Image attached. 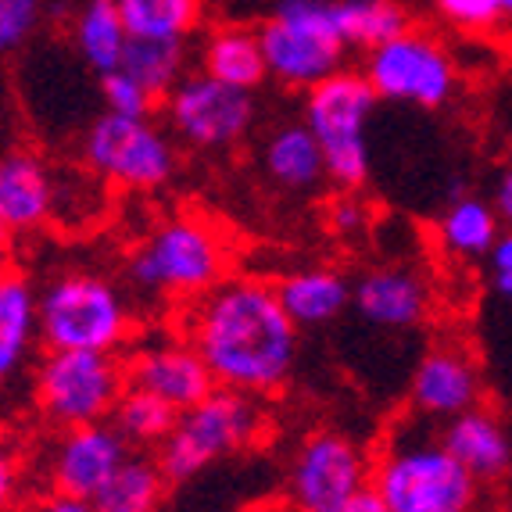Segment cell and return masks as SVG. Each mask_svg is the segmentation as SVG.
Listing matches in <instances>:
<instances>
[{"mask_svg":"<svg viewBox=\"0 0 512 512\" xmlns=\"http://www.w3.org/2000/svg\"><path fill=\"white\" fill-rule=\"evenodd\" d=\"M26 512H97V505L90 498L61 495V491H47L43 498H36Z\"/></svg>","mask_w":512,"mask_h":512,"instance_id":"cell-36","label":"cell"},{"mask_svg":"<svg viewBox=\"0 0 512 512\" xmlns=\"http://www.w3.org/2000/svg\"><path fill=\"white\" fill-rule=\"evenodd\" d=\"M265 434V409L255 394L215 387L205 402L180 412L172 434L158 444V466L169 484H187L212 470L215 462L248 452Z\"/></svg>","mask_w":512,"mask_h":512,"instance_id":"cell-6","label":"cell"},{"mask_svg":"<svg viewBox=\"0 0 512 512\" xmlns=\"http://www.w3.org/2000/svg\"><path fill=\"white\" fill-rule=\"evenodd\" d=\"M47 15V0H0V54L22 51Z\"/></svg>","mask_w":512,"mask_h":512,"instance_id":"cell-32","label":"cell"},{"mask_svg":"<svg viewBox=\"0 0 512 512\" xmlns=\"http://www.w3.org/2000/svg\"><path fill=\"white\" fill-rule=\"evenodd\" d=\"M509 151H512V137H509Z\"/></svg>","mask_w":512,"mask_h":512,"instance_id":"cell-42","label":"cell"},{"mask_svg":"<svg viewBox=\"0 0 512 512\" xmlns=\"http://www.w3.org/2000/svg\"><path fill=\"white\" fill-rule=\"evenodd\" d=\"M197 65H201L197 72H205V76L219 79L226 86L251 90V94H258V86L269 79L258 29L237 26V22H222V26H212L201 36Z\"/></svg>","mask_w":512,"mask_h":512,"instance_id":"cell-23","label":"cell"},{"mask_svg":"<svg viewBox=\"0 0 512 512\" xmlns=\"http://www.w3.org/2000/svg\"><path fill=\"white\" fill-rule=\"evenodd\" d=\"M11 233L4 230V222H0V273H8L11 269Z\"/></svg>","mask_w":512,"mask_h":512,"instance_id":"cell-39","label":"cell"},{"mask_svg":"<svg viewBox=\"0 0 512 512\" xmlns=\"http://www.w3.org/2000/svg\"><path fill=\"white\" fill-rule=\"evenodd\" d=\"M233 265L230 237L205 215H169L126 258V280L140 298L190 301L215 291Z\"/></svg>","mask_w":512,"mask_h":512,"instance_id":"cell-3","label":"cell"},{"mask_svg":"<svg viewBox=\"0 0 512 512\" xmlns=\"http://www.w3.org/2000/svg\"><path fill=\"white\" fill-rule=\"evenodd\" d=\"M40 344V287L26 273H0V387L15 384L36 362Z\"/></svg>","mask_w":512,"mask_h":512,"instance_id":"cell-19","label":"cell"},{"mask_svg":"<svg viewBox=\"0 0 512 512\" xmlns=\"http://www.w3.org/2000/svg\"><path fill=\"white\" fill-rule=\"evenodd\" d=\"M498 237H502V219H498L491 197H480L455 183L452 197L437 219V244L444 255L459 258V262L487 258Z\"/></svg>","mask_w":512,"mask_h":512,"instance_id":"cell-24","label":"cell"},{"mask_svg":"<svg viewBox=\"0 0 512 512\" xmlns=\"http://www.w3.org/2000/svg\"><path fill=\"white\" fill-rule=\"evenodd\" d=\"M380 97L373 94L362 69H341L301 101V122L312 129L326 158V176L337 190H362L369 183L373 154H369V126Z\"/></svg>","mask_w":512,"mask_h":512,"instance_id":"cell-7","label":"cell"},{"mask_svg":"<svg viewBox=\"0 0 512 512\" xmlns=\"http://www.w3.org/2000/svg\"><path fill=\"white\" fill-rule=\"evenodd\" d=\"M176 419H180V412L172 409L169 402H162L158 394L126 384L122 398L115 402V409H111L108 423L119 430L122 441H126L133 452H147V448L158 452V444L172 434Z\"/></svg>","mask_w":512,"mask_h":512,"instance_id":"cell-27","label":"cell"},{"mask_svg":"<svg viewBox=\"0 0 512 512\" xmlns=\"http://www.w3.org/2000/svg\"><path fill=\"white\" fill-rule=\"evenodd\" d=\"M487 280L498 298H512V230H502L495 248L487 251Z\"/></svg>","mask_w":512,"mask_h":512,"instance_id":"cell-34","label":"cell"},{"mask_svg":"<svg viewBox=\"0 0 512 512\" xmlns=\"http://www.w3.org/2000/svg\"><path fill=\"white\" fill-rule=\"evenodd\" d=\"M502 4H505V18L512 22V0H502Z\"/></svg>","mask_w":512,"mask_h":512,"instance_id":"cell-41","label":"cell"},{"mask_svg":"<svg viewBox=\"0 0 512 512\" xmlns=\"http://www.w3.org/2000/svg\"><path fill=\"white\" fill-rule=\"evenodd\" d=\"M491 205H495L498 219H502V230H512V162L495 176V187H491Z\"/></svg>","mask_w":512,"mask_h":512,"instance_id":"cell-37","label":"cell"},{"mask_svg":"<svg viewBox=\"0 0 512 512\" xmlns=\"http://www.w3.org/2000/svg\"><path fill=\"white\" fill-rule=\"evenodd\" d=\"M22 495V459L4 437H0V512H8Z\"/></svg>","mask_w":512,"mask_h":512,"instance_id":"cell-35","label":"cell"},{"mask_svg":"<svg viewBox=\"0 0 512 512\" xmlns=\"http://www.w3.org/2000/svg\"><path fill=\"white\" fill-rule=\"evenodd\" d=\"M169 477L147 452H129L126 462L97 491V512H162L169 498Z\"/></svg>","mask_w":512,"mask_h":512,"instance_id":"cell-25","label":"cell"},{"mask_svg":"<svg viewBox=\"0 0 512 512\" xmlns=\"http://www.w3.org/2000/svg\"><path fill=\"white\" fill-rule=\"evenodd\" d=\"M373 455L344 430H312L287 459L283 491L298 512H344L369 487Z\"/></svg>","mask_w":512,"mask_h":512,"instance_id":"cell-11","label":"cell"},{"mask_svg":"<svg viewBox=\"0 0 512 512\" xmlns=\"http://www.w3.org/2000/svg\"><path fill=\"white\" fill-rule=\"evenodd\" d=\"M122 391L126 369L119 355L43 348L33 362V405L51 430L108 423Z\"/></svg>","mask_w":512,"mask_h":512,"instance_id":"cell-8","label":"cell"},{"mask_svg":"<svg viewBox=\"0 0 512 512\" xmlns=\"http://www.w3.org/2000/svg\"><path fill=\"white\" fill-rule=\"evenodd\" d=\"M258 165L265 183L280 194H316L323 190V183H330L323 147L301 119L276 122L265 133L258 147Z\"/></svg>","mask_w":512,"mask_h":512,"instance_id":"cell-18","label":"cell"},{"mask_svg":"<svg viewBox=\"0 0 512 512\" xmlns=\"http://www.w3.org/2000/svg\"><path fill=\"white\" fill-rule=\"evenodd\" d=\"M255 29L269 79L283 90L308 94L333 72L348 69L351 47L337 26L333 0H273Z\"/></svg>","mask_w":512,"mask_h":512,"instance_id":"cell-5","label":"cell"},{"mask_svg":"<svg viewBox=\"0 0 512 512\" xmlns=\"http://www.w3.org/2000/svg\"><path fill=\"white\" fill-rule=\"evenodd\" d=\"M69 43L76 58L97 79L122 69L129 47V29L115 0H72L69 11Z\"/></svg>","mask_w":512,"mask_h":512,"instance_id":"cell-22","label":"cell"},{"mask_svg":"<svg viewBox=\"0 0 512 512\" xmlns=\"http://www.w3.org/2000/svg\"><path fill=\"white\" fill-rule=\"evenodd\" d=\"M122 369H126L129 387L158 394L176 412L194 409L215 391L205 359L197 355L187 337H154V341L137 344L122 359Z\"/></svg>","mask_w":512,"mask_h":512,"instance_id":"cell-14","label":"cell"},{"mask_svg":"<svg viewBox=\"0 0 512 512\" xmlns=\"http://www.w3.org/2000/svg\"><path fill=\"white\" fill-rule=\"evenodd\" d=\"M273 283L283 312L294 319L298 330L330 326L351 308V280L333 265H301Z\"/></svg>","mask_w":512,"mask_h":512,"instance_id":"cell-21","label":"cell"},{"mask_svg":"<svg viewBox=\"0 0 512 512\" xmlns=\"http://www.w3.org/2000/svg\"><path fill=\"white\" fill-rule=\"evenodd\" d=\"M133 330V305L111 276L94 269H61L40 287L43 348L119 355Z\"/></svg>","mask_w":512,"mask_h":512,"instance_id":"cell-4","label":"cell"},{"mask_svg":"<svg viewBox=\"0 0 512 512\" xmlns=\"http://www.w3.org/2000/svg\"><path fill=\"white\" fill-rule=\"evenodd\" d=\"M158 111L165 115V129L176 137V144L219 154L251 137L258 122V94L226 86L205 72H187L162 97Z\"/></svg>","mask_w":512,"mask_h":512,"instance_id":"cell-10","label":"cell"},{"mask_svg":"<svg viewBox=\"0 0 512 512\" xmlns=\"http://www.w3.org/2000/svg\"><path fill=\"white\" fill-rule=\"evenodd\" d=\"M180 326L215 387L269 398L294 380L301 330L265 276H226L215 291L183 308Z\"/></svg>","mask_w":512,"mask_h":512,"instance_id":"cell-1","label":"cell"},{"mask_svg":"<svg viewBox=\"0 0 512 512\" xmlns=\"http://www.w3.org/2000/svg\"><path fill=\"white\" fill-rule=\"evenodd\" d=\"M430 8L437 11L441 22L462 33H491L502 22H509L502 0H430Z\"/></svg>","mask_w":512,"mask_h":512,"instance_id":"cell-31","label":"cell"},{"mask_svg":"<svg viewBox=\"0 0 512 512\" xmlns=\"http://www.w3.org/2000/svg\"><path fill=\"white\" fill-rule=\"evenodd\" d=\"M362 76L380 101L437 111L455 97L459 65L434 33L412 26L402 36L366 51Z\"/></svg>","mask_w":512,"mask_h":512,"instance_id":"cell-12","label":"cell"},{"mask_svg":"<svg viewBox=\"0 0 512 512\" xmlns=\"http://www.w3.org/2000/svg\"><path fill=\"white\" fill-rule=\"evenodd\" d=\"M101 101L104 111L122 115V119H151L154 111H158V101L126 69H115L108 76H101Z\"/></svg>","mask_w":512,"mask_h":512,"instance_id":"cell-30","label":"cell"},{"mask_svg":"<svg viewBox=\"0 0 512 512\" xmlns=\"http://www.w3.org/2000/svg\"><path fill=\"white\" fill-rule=\"evenodd\" d=\"M351 308L373 330H416L430 316V283L412 265H373L351 280Z\"/></svg>","mask_w":512,"mask_h":512,"instance_id":"cell-16","label":"cell"},{"mask_svg":"<svg viewBox=\"0 0 512 512\" xmlns=\"http://www.w3.org/2000/svg\"><path fill=\"white\" fill-rule=\"evenodd\" d=\"M337 26L351 51H373L412 29V11L402 0H333Z\"/></svg>","mask_w":512,"mask_h":512,"instance_id":"cell-26","label":"cell"},{"mask_svg":"<svg viewBox=\"0 0 512 512\" xmlns=\"http://www.w3.org/2000/svg\"><path fill=\"white\" fill-rule=\"evenodd\" d=\"M441 444L466 466L473 480L495 484L512 470V441L505 423L491 409L477 405L470 412H459L455 419L441 423Z\"/></svg>","mask_w":512,"mask_h":512,"instance_id":"cell-20","label":"cell"},{"mask_svg":"<svg viewBox=\"0 0 512 512\" xmlns=\"http://www.w3.org/2000/svg\"><path fill=\"white\" fill-rule=\"evenodd\" d=\"M369 487L391 512H477L484 484L416 416L398 423L376 448Z\"/></svg>","mask_w":512,"mask_h":512,"instance_id":"cell-2","label":"cell"},{"mask_svg":"<svg viewBox=\"0 0 512 512\" xmlns=\"http://www.w3.org/2000/svg\"><path fill=\"white\" fill-rule=\"evenodd\" d=\"M480 398H484L480 362L455 341L430 348L416 362V369H412V380H409L412 416L427 419V423L430 419L448 423L459 412L477 409Z\"/></svg>","mask_w":512,"mask_h":512,"instance_id":"cell-15","label":"cell"},{"mask_svg":"<svg viewBox=\"0 0 512 512\" xmlns=\"http://www.w3.org/2000/svg\"><path fill=\"white\" fill-rule=\"evenodd\" d=\"M129 36L190 40L201 29L205 0H115Z\"/></svg>","mask_w":512,"mask_h":512,"instance_id":"cell-29","label":"cell"},{"mask_svg":"<svg viewBox=\"0 0 512 512\" xmlns=\"http://www.w3.org/2000/svg\"><path fill=\"white\" fill-rule=\"evenodd\" d=\"M373 219L369 205L362 201L355 190H341L337 201L330 205V230L333 233H362Z\"/></svg>","mask_w":512,"mask_h":512,"instance_id":"cell-33","label":"cell"},{"mask_svg":"<svg viewBox=\"0 0 512 512\" xmlns=\"http://www.w3.org/2000/svg\"><path fill=\"white\" fill-rule=\"evenodd\" d=\"M344 512H391V509H387V505H384V498L376 495L373 487H366V491H362V495L355 498V502H351Z\"/></svg>","mask_w":512,"mask_h":512,"instance_id":"cell-38","label":"cell"},{"mask_svg":"<svg viewBox=\"0 0 512 512\" xmlns=\"http://www.w3.org/2000/svg\"><path fill=\"white\" fill-rule=\"evenodd\" d=\"M61 183L47 158L36 151L0 154V222L11 237L40 233L58 215Z\"/></svg>","mask_w":512,"mask_h":512,"instance_id":"cell-17","label":"cell"},{"mask_svg":"<svg viewBox=\"0 0 512 512\" xmlns=\"http://www.w3.org/2000/svg\"><path fill=\"white\" fill-rule=\"evenodd\" d=\"M133 452L111 423H90V427L58 430L54 441L40 459V473L47 491L76 495L94 502L97 491L111 480L126 455Z\"/></svg>","mask_w":512,"mask_h":512,"instance_id":"cell-13","label":"cell"},{"mask_svg":"<svg viewBox=\"0 0 512 512\" xmlns=\"http://www.w3.org/2000/svg\"><path fill=\"white\" fill-rule=\"evenodd\" d=\"M187 61H190L187 40H147V36H129L122 69L137 79L154 101L162 104V97L190 72Z\"/></svg>","mask_w":512,"mask_h":512,"instance_id":"cell-28","label":"cell"},{"mask_svg":"<svg viewBox=\"0 0 512 512\" xmlns=\"http://www.w3.org/2000/svg\"><path fill=\"white\" fill-rule=\"evenodd\" d=\"M83 162L97 180L133 194H154L169 187L180 172L176 137L162 122L122 119L101 111L83 133Z\"/></svg>","mask_w":512,"mask_h":512,"instance_id":"cell-9","label":"cell"},{"mask_svg":"<svg viewBox=\"0 0 512 512\" xmlns=\"http://www.w3.org/2000/svg\"><path fill=\"white\" fill-rule=\"evenodd\" d=\"M248 512H298L291 502H262V505H255V509H248Z\"/></svg>","mask_w":512,"mask_h":512,"instance_id":"cell-40","label":"cell"}]
</instances>
